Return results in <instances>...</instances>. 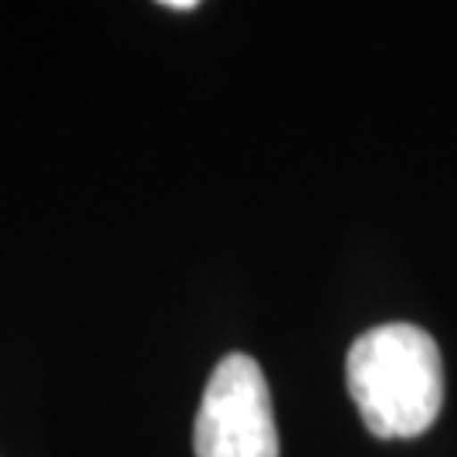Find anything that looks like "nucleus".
I'll return each mask as SVG.
<instances>
[{"label": "nucleus", "instance_id": "obj_1", "mask_svg": "<svg viewBox=\"0 0 457 457\" xmlns=\"http://www.w3.org/2000/svg\"><path fill=\"white\" fill-rule=\"evenodd\" d=\"M345 383L370 434L407 441L424 434L444 407L441 349L410 322L370 328L349 349Z\"/></svg>", "mask_w": 457, "mask_h": 457}, {"label": "nucleus", "instance_id": "obj_2", "mask_svg": "<svg viewBox=\"0 0 457 457\" xmlns=\"http://www.w3.org/2000/svg\"><path fill=\"white\" fill-rule=\"evenodd\" d=\"M196 457H278L271 390L262 366L230 353L213 366L194 424Z\"/></svg>", "mask_w": 457, "mask_h": 457}, {"label": "nucleus", "instance_id": "obj_3", "mask_svg": "<svg viewBox=\"0 0 457 457\" xmlns=\"http://www.w3.org/2000/svg\"><path fill=\"white\" fill-rule=\"evenodd\" d=\"M163 7H170V11H196L200 4L196 0H163Z\"/></svg>", "mask_w": 457, "mask_h": 457}]
</instances>
